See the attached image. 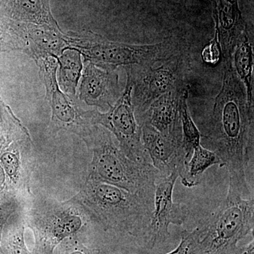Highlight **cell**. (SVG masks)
<instances>
[{
  "instance_id": "obj_1",
  "label": "cell",
  "mask_w": 254,
  "mask_h": 254,
  "mask_svg": "<svg viewBox=\"0 0 254 254\" xmlns=\"http://www.w3.org/2000/svg\"><path fill=\"white\" fill-rule=\"evenodd\" d=\"M254 105L247 98L245 85L225 60L221 88L202 124V146L215 152L230 175L229 187L243 198L254 197L247 179L254 170Z\"/></svg>"
},
{
  "instance_id": "obj_2",
  "label": "cell",
  "mask_w": 254,
  "mask_h": 254,
  "mask_svg": "<svg viewBox=\"0 0 254 254\" xmlns=\"http://www.w3.org/2000/svg\"><path fill=\"white\" fill-rule=\"evenodd\" d=\"M73 198L105 230L129 235L147 248L153 203L120 187L88 179Z\"/></svg>"
},
{
  "instance_id": "obj_3",
  "label": "cell",
  "mask_w": 254,
  "mask_h": 254,
  "mask_svg": "<svg viewBox=\"0 0 254 254\" xmlns=\"http://www.w3.org/2000/svg\"><path fill=\"white\" fill-rule=\"evenodd\" d=\"M92 153L88 180L104 182L154 202L158 170L150 165L135 163L114 141L104 127L93 125L81 137Z\"/></svg>"
},
{
  "instance_id": "obj_4",
  "label": "cell",
  "mask_w": 254,
  "mask_h": 254,
  "mask_svg": "<svg viewBox=\"0 0 254 254\" xmlns=\"http://www.w3.org/2000/svg\"><path fill=\"white\" fill-rule=\"evenodd\" d=\"M22 219L34 235L33 254H55L63 241L76 237L89 220H93L73 198L66 201L36 198L23 209Z\"/></svg>"
},
{
  "instance_id": "obj_5",
  "label": "cell",
  "mask_w": 254,
  "mask_h": 254,
  "mask_svg": "<svg viewBox=\"0 0 254 254\" xmlns=\"http://www.w3.org/2000/svg\"><path fill=\"white\" fill-rule=\"evenodd\" d=\"M70 48L78 50L85 61L109 69L119 66L152 64L168 59L186 45L183 41L169 38L155 44L133 45L110 41L91 31L69 36Z\"/></svg>"
},
{
  "instance_id": "obj_6",
  "label": "cell",
  "mask_w": 254,
  "mask_h": 254,
  "mask_svg": "<svg viewBox=\"0 0 254 254\" xmlns=\"http://www.w3.org/2000/svg\"><path fill=\"white\" fill-rule=\"evenodd\" d=\"M190 67L187 45L168 59L152 64L125 67L127 78L133 86L132 103L138 123L151 103L162 95L190 89Z\"/></svg>"
},
{
  "instance_id": "obj_7",
  "label": "cell",
  "mask_w": 254,
  "mask_h": 254,
  "mask_svg": "<svg viewBox=\"0 0 254 254\" xmlns=\"http://www.w3.org/2000/svg\"><path fill=\"white\" fill-rule=\"evenodd\" d=\"M199 227L195 254H229L254 232V198H245L229 187L226 197Z\"/></svg>"
},
{
  "instance_id": "obj_8",
  "label": "cell",
  "mask_w": 254,
  "mask_h": 254,
  "mask_svg": "<svg viewBox=\"0 0 254 254\" xmlns=\"http://www.w3.org/2000/svg\"><path fill=\"white\" fill-rule=\"evenodd\" d=\"M132 83L127 78L121 96L106 113L92 110V121L115 135L119 147L128 158L141 165H150L151 160L142 141L141 126L137 121L132 103Z\"/></svg>"
},
{
  "instance_id": "obj_9",
  "label": "cell",
  "mask_w": 254,
  "mask_h": 254,
  "mask_svg": "<svg viewBox=\"0 0 254 254\" xmlns=\"http://www.w3.org/2000/svg\"><path fill=\"white\" fill-rule=\"evenodd\" d=\"M46 87V98L51 108L50 128L53 133L68 131L81 137L93 125L92 110L80 106L77 97H71L60 88L57 78L58 60L48 58L36 62Z\"/></svg>"
},
{
  "instance_id": "obj_10",
  "label": "cell",
  "mask_w": 254,
  "mask_h": 254,
  "mask_svg": "<svg viewBox=\"0 0 254 254\" xmlns=\"http://www.w3.org/2000/svg\"><path fill=\"white\" fill-rule=\"evenodd\" d=\"M178 178V169H175L168 176L160 174L157 179L146 249L151 250L163 243L169 236L170 225H183L188 218L190 210L187 205L173 200L174 189Z\"/></svg>"
},
{
  "instance_id": "obj_11",
  "label": "cell",
  "mask_w": 254,
  "mask_h": 254,
  "mask_svg": "<svg viewBox=\"0 0 254 254\" xmlns=\"http://www.w3.org/2000/svg\"><path fill=\"white\" fill-rule=\"evenodd\" d=\"M116 70L100 67L88 62L81 76L79 100L108 111L123 93Z\"/></svg>"
},
{
  "instance_id": "obj_12",
  "label": "cell",
  "mask_w": 254,
  "mask_h": 254,
  "mask_svg": "<svg viewBox=\"0 0 254 254\" xmlns=\"http://www.w3.org/2000/svg\"><path fill=\"white\" fill-rule=\"evenodd\" d=\"M215 24L224 60L232 58L234 50L246 36L249 35L238 0H211Z\"/></svg>"
},
{
  "instance_id": "obj_13",
  "label": "cell",
  "mask_w": 254,
  "mask_h": 254,
  "mask_svg": "<svg viewBox=\"0 0 254 254\" xmlns=\"http://www.w3.org/2000/svg\"><path fill=\"white\" fill-rule=\"evenodd\" d=\"M141 129L143 145L160 175L168 176L175 169L180 172L187 163L182 141L164 134L147 124L141 125Z\"/></svg>"
},
{
  "instance_id": "obj_14",
  "label": "cell",
  "mask_w": 254,
  "mask_h": 254,
  "mask_svg": "<svg viewBox=\"0 0 254 254\" xmlns=\"http://www.w3.org/2000/svg\"><path fill=\"white\" fill-rule=\"evenodd\" d=\"M189 90L170 92L160 96L151 103L138 124L141 126L147 124L164 134L182 141L180 100Z\"/></svg>"
},
{
  "instance_id": "obj_15",
  "label": "cell",
  "mask_w": 254,
  "mask_h": 254,
  "mask_svg": "<svg viewBox=\"0 0 254 254\" xmlns=\"http://www.w3.org/2000/svg\"><path fill=\"white\" fill-rule=\"evenodd\" d=\"M20 29L26 43L25 53L36 62L48 58L58 60L70 48L69 36L64 34L60 28L27 23Z\"/></svg>"
},
{
  "instance_id": "obj_16",
  "label": "cell",
  "mask_w": 254,
  "mask_h": 254,
  "mask_svg": "<svg viewBox=\"0 0 254 254\" xmlns=\"http://www.w3.org/2000/svg\"><path fill=\"white\" fill-rule=\"evenodd\" d=\"M31 137L27 136L14 142L11 148L0 155V164L6 177L16 190L24 198L32 195L31 180Z\"/></svg>"
},
{
  "instance_id": "obj_17",
  "label": "cell",
  "mask_w": 254,
  "mask_h": 254,
  "mask_svg": "<svg viewBox=\"0 0 254 254\" xmlns=\"http://www.w3.org/2000/svg\"><path fill=\"white\" fill-rule=\"evenodd\" d=\"M220 165L221 161L216 153L200 144L195 147L188 163L179 172V177L184 186L191 188L199 185L208 168Z\"/></svg>"
},
{
  "instance_id": "obj_18",
  "label": "cell",
  "mask_w": 254,
  "mask_h": 254,
  "mask_svg": "<svg viewBox=\"0 0 254 254\" xmlns=\"http://www.w3.org/2000/svg\"><path fill=\"white\" fill-rule=\"evenodd\" d=\"M13 9L15 18L23 23L60 28L50 11V0H14Z\"/></svg>"
},
{
  "instance_id": "obj_19",
  "label": "cell",
  "mask_w": 254,
  "mask_h": 254,
  "mask_svg": "<svg viewBox=\"0 0 254 254\" xmlns=\"http://www.w3.org/2000/svg\"><path fill=\"white\" fill-rule=\"evenodd\" d=\"M57 60L59 66L58 82L60 88L69 96L76 97V88L83 69L81 53L68 48Z\"/></svg>"
},
{
  "instance_id": "obj_20",
  "label": "cell",
  "mask_w": 254,
  "mask_h": 254,
  "mask_svg": "<svg viewBox=\"0 0 254 254\" xmlns=\"http://www.w3.org/2000/svg\"><path fill=\"white\" fill-rule=\"evenodd\" d=\"M232 67L245 85L249 103L254 105V52L249 35L246 36L234 50Z\"/></svg>"
},
{
  "instance_id": "obj_21",
  "label": "cell",
  "mask_w": 254,
  "mask_h": 254,
  "mask_svg": "<svg viewBox=\"0 0 254 254\" xmlns=\"http://www.w3.org/2000/svg\"><path fill=\"white\" fill-rule=\"evenodd\" d=\"M189 92L182 95L180 100V116L182 131V149L187 163L191 157L195 147L200 145L201 133L195 125L188 106ZM186 163V164H187Z\"/></svg>"
},
{
  "instance_id": "obj_22",
  "label": "cell",
  "mask_w": 254,
  "mask_h": 254,
  "mask_svg": "<svg viewBox=\"0 0 254 254\" xmlns=\"http://www.w3.org/2000/svg\"><path fill=\"white\" fill-rule=\"evenodd\" d=\"M29 136L27 128L14 117L6 127H2L0 122V153L10 143L20 138Z\"/></svg>"
},
{
  "instance_id": "obj_23",
  "label": "cell",
  "mask_w": 254,
  "mask_h": 254,
  "mask_svg": "<svg viewBox=\"0 0 254 254\" xmlns=\"http://www.w3.org/2000/svg\"><path fill=\"white\" fill-rule=\"evenodd\" d=\"M26 43L20 28L16 30L0 26V53L11 50L26 52Z\"/></svg>"
},
{
  "instance_id": "obj_24",
  "label": "cell",
  "mask_w": 254,
  "mask_h": 254,
  "mask_svg": "<svg viewBox=\"0 0 254 254\" xmlns=\"http://www.w3.org/2000/svg\"><path fill=\"white\" fill-rule=\"evenodd\" d=\"M25 225L22 221L16 222L6 241L9 254H33L28 250L24 238Z\"/></svg>"
},
{
  "instance_id": "obj_25",
  "label": "cell",
  "mask_w": 254,
  "mask_h": 254,
  "mask_svg": "<svg viewBox=\"0 0 254 254\" xmlns=\"http://www.w3.org/2000/svg\"><path fill=\"white\" fill-rule=\"evenodd\" d=\"M200 239V230L198 227L192 231L185 230L182 233L180 245L171 252L167 254H195Z\"/></svg>"
},
{
  "instance_id": "obj_26",
  "label": "cell",
  "mask_w": 254,
  "mask_h": 254,
  "mask_svg": "<svg viewBox=\"0 0 254 254\" xmlns=\"http://www.w3.org/2000/svg\"><path fill=\"white\" fill-rule=\"evenodd\" d=\"M57 248L55 254H98V251L88 248L75 237L63 241Z\"/></svg>"
},
{
  "instance_id": "obj_27",
  "label": "cell",
  "mask_w": 254,
  "mask_h": 254,
  "mask_svg": "<svg viewBox=\"0 0 254 254\" xmlns=\"http://www.w3.org/2000/svg\"><path fill=\"white\" fill-rule=\"evenodd\" d=\"M221 56V48L219 43L218 35L215 33L213 39L203 48L201 53L202 60L209 64L215 65L220 61Z\"/></svg>"
},
{
  "instance_id": "obj_28",
  "label": "cell",
  "mask_w": 254,
  "mask_h": 254,
  "mask_svg": "<svg viewBox=\"0 0 254 254\" xmlns=\"http://www.w3.org/2000/svg\"><path fill=\"white\" fill-rule=\"evenodd\" d=\"M229 254H254V240H252L247 245L237 246L231 253Z\"/></svg>"
},
{
  "instance_id": "obj_29",
  "label": "cell",
  "mask_w": 254,
  "mask_h": 254,
  "mask_svg": "<svg viewBox=\"0 0 254 254\" xmlns=\"http://www.w3.org/2000/svg\"><path fill=\"white\" fill-rule=\"evenodd\" d=\"M6 186H7V177H6L4 169L0 164V192L4 190Z\"/></svg>"
}]
</instances>
